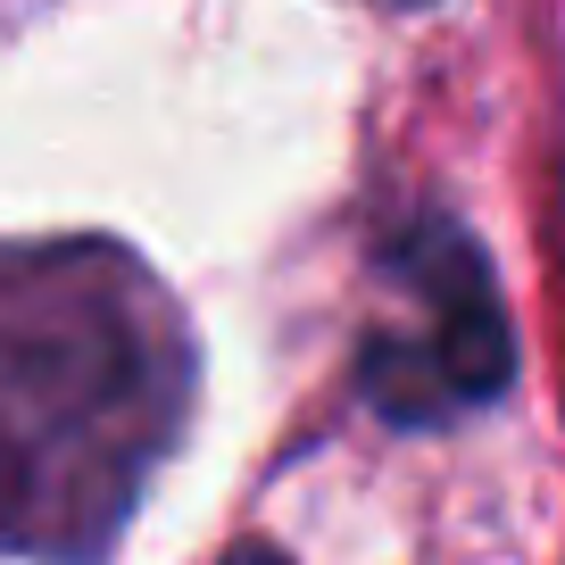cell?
Returning a JSON list of instances; mask_svg holds the SVG:
<instances>
[{
  "mask_svg": "<svg viewBox=\"0 0 565 565\" xmlns=\"http://www.w3.org/2000/svg\"><path fill=\"white\" fill-rule=\"evenodd\" d=\"M192 358L134 258L100 242L0 258V548L117 541L183 416Z\"/></svg>",
  "mask_w": 565,
  "mask_h": 565,
  "instance_id": "cell-1",
  "label": "cell"
},
{
  "mask_svg": "<svg viewBox=\"0 0 565 565\" xmlns=\"http://www.w3.org/2000/svg\"><path fill=\"white\" fill-rule=\"evenodd\" d=\"M407 275L424 291V333H374L366 399L391 424H441L508 383V317H499L482 249L458 225L407 233Z\"/></svg>",
  "mask_w": 565,
  "mask_h": 565,
  "instance_id": "cell-2",
  "label": "cell"
},
{
  "mask_svg": "<svg viewBox=\"0 0 565 565\" xmlns=\"http://www.w3.org/2000/svg\"><path fill=\"white\" fill-rule=\"evenodd\" d=\"M225 565H291V557H275V548H258V541H249V548H233Z\"/></svg>",
  "mask_w": 565,
  "mask_h": 565,
  "instance_id": "cell-3",
  "label": "cell"
}]
</instances>
